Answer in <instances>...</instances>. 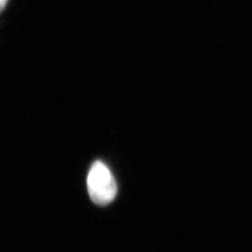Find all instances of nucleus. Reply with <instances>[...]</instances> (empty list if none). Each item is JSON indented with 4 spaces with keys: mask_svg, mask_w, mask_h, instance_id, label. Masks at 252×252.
<instances>
[{
    "mask_svg": "<svg viewBox=\"0 0 252 252\" xmlns=\"http://www.w3.org/2000/svg\"><path fill=\"white\" fill-rule=\"evenodd\" d=\"M86 183L90 198L94 204L105 206L115 200L118 185L112 171L102 161H96L92 165Z\"/></svg>",
    "mask_w": 252,
    "mask_h": 252,
    "instance_id": "nucleus-1",
    "label": "nucleus"
},
{
    "mask_svg": "<svg viewBox=\"0 0 252 252\" xmlns=\"http://www.w3.org/2000/svg\"><path fill=\"white\" fill-rule=\"evenodd\" d=\"M7 1H9V0H0V12H1L4 9Z\"/></svg>",
    "mask_w": 252,
    "mask_h": 252,
    "instance_id": "nucleus-2",
    "label": "nucleus"
}]
</instances>
